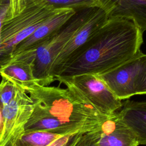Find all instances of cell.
<instances>
[{
    "instance_id": "11",
    "label": "cell",
    "mask_w": 146,
    "mask_h": 146,
    "mask_svg": "<svg viewBox=\"0 0 146 146\" xmlns=\"http://www.w3.org/2000/svg\"><path fill=\"white\" fill-rule=\"evenodd\" d=\"M34 64L33 57L19 55L0 67V75L25 91L38 83L34 75Z\"/></svg>"
},
{
    "instance_id": "14",
    "label": "cell",
    "mask_w": 146,
    "mask_h": 146,
    "mask_svg": "<svg viewBox=\"0 0 146 146\" xmlns=\"http://www.w3.org/2000/svg\"><path fill=\"white\" fill-rule=\"evenodd\" d=\"M62 136L63 135L46 131L25 133L15 146H46Z\"/></svg>"
},
{
    "instance_id": "20",
    "label": "cell",
    "mask_w": 146,
    "mask_h": 146,
    "mask_svg": "<svg viewBox=\"0 0 146 146\" xmlns=\"http://www.w3.org/2000/svg\"><path fill=\"white\" fill-rule=\"evenodd\" d=\"M135 95H146V73L137 86Z\"/></svg>"
},
{
    "instance_id": "2",
    "label": "cell",
    "mask_w": 146,
    "mask_h": 146,
    "mask_svg": "<svg viewBox=\"0 0 146 146\" xmlns=\"http://www.w3.org/2000/svg\"><path fill=\"white\" fill-rule=\"evenodd\" d=\"M59 9L44 0H27L22 11L6 20L0 31V67L10 60L21 42Z\"/></svg>"
},
{
    "instance_id": "19",
    "label": "cell",
    "mask_w": 146,
    "mask_h": 146,
    "mask_svg": "<svg viewBox=\"0 0 146 146\" xmlns=\"http://www.w3.org/2000/svg\"><path fill=\"white\" fill-rule=\"evenodd\" d=\"M27 0H10L11 18L16 16L25 9Z\"/></svg>"
},
{
    "instance_id": "4",
    "label": "cell",
    "mask_w": 146,
    "mask_h": 146,
    "mask_svg": "<svg viewBox=\"0 0 146 146\" xmlns=\"http://www.w3.org/2000/svg\"><path fill=\"white\" fill-rule=\"evenodd\" d=\"M146 73V54L141 51L120 66L98 75L120 100L136 95L137 86Z\"/></svg>"
},
{
    "instance_id": "7",
    "label": "cell",
    "mask_w": 146,
    "mask_h": 146,
    "mask_svg": "<svg viewBox=\"0 0 146 146\" xmlns=\"http://www.w3.org/2000/svg\"><path fill=\"white\" fill-rule=\"evenodd\" d=\"M108 18L107 11L100 5L77 30L53 61L50 74L54 80L75 59L83 46Z\"/></svg>"
},
{
    "instance_id": "21",
    "label": "cell",
    "mask_w": 146,
    "mask_h": 146,
    "mask_svg": "<svg viewBox=\"0 0 146 146\" xmlns=\"http://www.w3.org/2000/svg\"><path fill=\"white\" fill-rule=\"evenodd\" d=\"M2 106L0 103V137L2 135L3 128V117L2 113Z\"/></svg>"
},
{
    "instance_id": "12",
    "label": "cell",
    "mask_w": 146,
    "mask_h": 146,
    "mask_svg": "<svg viewBox=\"0 0 146 146\" xmlns=\"http://www.w3.org/2000/svg\"><path fill=\"white\" fill-rule=\"evenodd\" d=\"M34 131H46L66 135L87 132L81 125L58 118L33 112L25 127V133Z\"/></svg>"
},
{
    "instance_id": "1",
    "label": "cell",
    "mask_w": 146,
    "mask_h": 146,
    "mask_svg": "<svg viewBox=\"0 0 146 146\" xmlns=\"http://www.w3.org/2000/svg\"><path fill=\"white\" fill-rule=\"evenodd\" d=\"M143 42V33L132 21L110 17L58 76L108 72L140 52Z\"/></svg>"
},
{
    "instance_id": "15",
    "label": "cell",
    "mask_w": 146,
    "mask_h": 146,
    "mask_svg": "<svg viewBox=\"0 0 146 146\" xmlns=\"http://www.w3.org/2000/svg\"><path fill=\"white\" fill-rule=\"evenodd\" d=\"M56 9L68 8L74 10L100 5L93 0H44Z\"/></svg>"
},
{
    "instance_id": "9",
    "label": "cell",
    "mask_w": 146,
    "mask_h": 146,
    "mask_svg": "<svg viewBox=\"0 0 146 146\" xmlns=\"http://www.w3.org/2000/svg\"><path fill=\"white\" fill-rule=\"evenodd\" d=\"M98 146H139L133 131L116 112L107 118L98 130Z\"/></svg>"
},
{
    "instance_id": "24",
    "label": "cell",
    "mask_w": 146,
    "mask_h": 146,
    "mask_svg": "<svg viewBox=\"0 0 146 146\" xmlns=\"http://www.w3.org/2000/svg\"><path fill=\"white\" fill-rule=\"evenodd\" d=\"M2 1V0H0V2H1V1Z\"/></svg>"
},
{
    "instance_id": "23",
    "label": "cell",
    "mask_w": 146,
    "mask_h": 146,
    "mask_svg": "<svg viewBox=\"0 0 146 146\" xmlns=\"http://www.w3.org/2000/svg\"><path fill=\"white\" fill-rule=\"evenodd\" d=\"M93 1H98V2H99V0H93Z\"/></svg>"
},
{
    "instance_id": "22",
    "label": "cell",
    "mask_w": 146,
    "mask_h": 146,
    "mask_svg": "<svg viewBox=\"0 0 146 146\" xmlns=\"http://www.w3.org/2000/svg\"><path fill=\"white\" fill-rule=\"evenodd\" d=\"M137 104L144 107H146V101H136Z\"/></svg>"
},
{
    "instance_id": "16",
    "label": "cell",
    "mask_w": 146,
    "mask_h": 146,
    "mask_svg": "<svg viewBox=\"0 0 146 146\" xmlns=\"http://www.w3.org/2000/svg\"><path fill=\"white\" fill-rule=\"evenodd\" d=\"M16 90V85L2 78L0 83V103L2 108L9 103L13 99Z\"/></svg>"
},
{
    "instance_id": "10",
    "label": "cell",
    "mask_w": 146,
    "mask_h": 146,
    "mask_svg": "<svg viewBox=\"0 0 146 146\" xmlns=\"http://www.w3.org/2000/svg\"><path fill=\"white\" fill-rule=\"evenodd\" d=\"M99 5L110 17H123L132 21L144 33L146 31V0H99Z\"/></svg>"
},
{
    "instance_id": "3",
    "label": "cell",
    "mask_w": 146,
    "mask_h": 146,
    "mask_svg": "<svg viewBox=\"0 0 146 146\" xmlns=\"http://www.w3.org/2000/svg\"><path fill=\"white\" fill-rule=\"evenodd\" d=\"M99 6L76 10L75 13L59 29L34 52H31L35 55L34 75L40 85L47 86L55 81L50 74L53 61L70 38Z\"/></svg>"
},
{
    "instance_id": "17",
    "label": "cell",
    "mask_w": 146,
    "mask_h": 146,
    "mask_svg": "<svg viewBox=\"0 0 146 146\" xmlns=\"http://www.w3.org/2000/svg\"><path fill=\"white\" fill-rule=\"evenodd\" d=\"M98 129L79 134L72 146H98L96 144Z\"/></svg>"
},
{
    "instance_id": "8",
    "label": "cell",
    "mask_w": 146,
    "mask_h": 146,
    "mask_svg": "<svg viewBox=\"0 0 146 146\" xmlns=\"http://www.w3.org/2000/svg\"><path fill=\"white\" fill-rule=\"evenodd\" d=\"M75 12L76 10L71 9H60L40 25L30 36L21 42L15 47L10 59L24 52H34L59 29Z\"/></svg>"
},
{
    "instance_id": "13",
    "label": "cell",
    "mask_w": 146,
    "mask_h": 146,
    "mask_svg": "<svg viewBox=\"0 0 146 146\" xmlns=\"http://www.w3.org/2000/svg\"><path fill=\"white\" fill-rule=\"evenodd\" d=\"M117 114L135 133L139 145H146V107L127 99Z\"/></svg>"
},
{
    "instance_id": "6",
    "label": "cell",
    "mask_w": 146,
    "mask_h": 146,
    "mask_svg": "<svg viewBox=\"0 0 146 146\" xmlns=\"http://www.w3.org/2000/svg\"><path fill=\"white\" fill-rule=\"evenodd\" d=\"M16 86L14 97L2 109L3 128L0 146L16 145L25 133V127L34 110V103L28 94Z\"/></svg>"
},
{
    "instance_id": "5",
    "label": "cell",
    "mask_w": 146,
    "mask_h": 146,
    "mask_svg": "<svg viewBox=\"0 0 146 146\" xmlns=\"http://www.w3.org/2000/svg\"><path fill=\"white\" fill-rule=\"evenodd\" d=\"M60 83L67 82L75 86L100 112L110 116L121 108L123 102L98 75L84 74L72 76H58Z\"/></svg>"
},
{
    "instance_id": "18",
    "label": "cell",
    "mask_w": 146,
    "mask_h": 146,
    "mask_svg": "<svg viewBox=\"0 0 146 146\" xmlns=\"http://www.w3.org/2000/svg\"><path fill=\"white\" fill-rule=\"evenodd\" d=\"M11 18L10 0H2L0 2V31L4 22Z\"/></svg>"
}]
</instances>
